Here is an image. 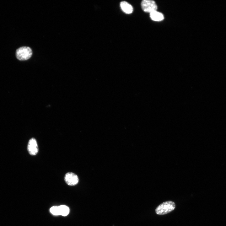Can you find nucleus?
<instances>
[{"label": "nucleus", "mask_w": 226, "mask_h": 226, "mask_svg": "<svg viewBox=\"0 0 226 226\" xmlns=\"http://www.w3.org/2000/svg\"><path fill=\"white\" fill-rule=\"evenodd\" d=\"M175 207V205L174 202L167 201L159 205L155 209V212L159 215L165 214L172 211Z\"/></svg>", "instance_id": "nucleus-1"}, {"label": "nucleus", "mask_w": 226, "mask_h": 226, "mask_svg": "<svg viewBox=\"0 0 226 226\" xmlns=\"http://www.w3.org/2000/svg\"><path fill=\"white\" fill-rule=\"evenodd\" d=\"M32 55V51L30 47L22 46L18 49L16 52L17 58L21 61L26 60L30 59Z\"/></svg>", "instance_id": "nucleus-2"}, {"label": "nucleus", "mask_w": 226, "mask_h": 226, "mask_svg": "<svg viewBox=\"0 0 226 226\" xmlns=\"http://www.w3.org/2000/svg\"><path fill=\"white\" fill-rule=\"evenodd\" d=\"M141 6L144 12L150 13L156 11L157 9L156 3L151 0H143L141 3Z\"/></svg>", "instance_id": "nucleus-3"}, {"label": "nucleus", "mask_w": 226, "mask_h": 226, "mask_svg": "<svg viewBox=\"0 0 226 226\" xmlns=\"http://www.w3.org/2000/svg\"><path fill=\"white\" fill-rule=\"evenodd\" d=\"M64 180L68 185L73 186L78 183L79 179L76 174L73 172H69L67 173L65 175Z\"/></svg>", "instance_id": "nucleus-4"}, {"label": "nucleus", "mask_w": 226, "mask_h": 226, "mask_svg": "<svg viewBox=\"0 0 226 226\" xmlns=\"http://www.w3.org/2000/svg\"><path fill=\"white\" fill-rule=\"evenodd\" d=\"M27 149L29 154L31 155H36L38 151V148L36 140L32 138L29 140Z\"/></svg>", "instance_id": "nucleus-5"}, {"label": "nucleus", "mask_w": 226, "mask_h": 226, "mask_svg": "<svg viewBox=\"0 0 226 226\" xmlns=\"http://www.w3.org/2000/svg\"><path fill=\"white\" fill-rule=\"evenodd\" d=\"M120 6L122 10L126 13L130 14L133 11V9L132 6L126 1L121 2Z\"/></svg>", "instance_id": "nucleus-6"}, {"label": "nucleus", "mask_w": 226, "mask_h": 226, "mask_svg": "<svg viewBox=\"0 0 226 226\" xmlns=\"http://www.w3.org/2000/svg\"><path fill=\"white\" fill-rule=\"evenodd\" d=\"M150 16L152 20L156 21H160L164 19L163 14L157 11L150 13Z\"/></svg>", "instance_id": "nucleus-7"}, {"label": "nucleus", "mask_w": 226, "mask_h": 226, "mask_svg": "<svg viewBox=\"0 0 226 226\" xmlns=\"http://www.w3.org/2000/svg\"><path fill=\"white\" fill-rule=\"evenodd\" d=\"M60 215L65 216L67 215L69 212V207L65 205H62L58 207Z\"/></svg>", "instance_id": "nucleus-8"}, {"label": "nucleus", "mask_w": 226, "mask_h": 226, "mask_svg": "<svg viewBox=\"0 0 226 226\" xmlns=\"http://www.w3.org/2000/svg\"><path fill=\"white\" fill-rule=\"evenodd\" d=\"M50 211L54 215H60L58 207L53 206L50 209Z\"/></svg>", "instance_id": "nucleus-9"}]
</instances>
